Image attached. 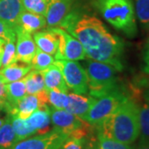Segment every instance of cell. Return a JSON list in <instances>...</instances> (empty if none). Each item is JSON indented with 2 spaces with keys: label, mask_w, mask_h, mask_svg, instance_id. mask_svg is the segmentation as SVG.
<instances>
[{
  "label": "cell",
  "mask_w": 149,
  "mask_h": 149,
  "mask_svg": "<svg viewBox=\"0 0 149 149\" xmlns=\"http://www.w3.org/2000/svg\"><path fill=\"white\" fill-rule=\"evenodd\" d=\"M57 27L65 29L81 43L88 58L110 64L122 71L124 42L112 34L97 17L80 9H71Z\"/></svg>",
  "instance_id": "1"
},
{
  "label": "cell",
  "mask_w": 149,
  "mask_h": 149,
  "mask_svg": "<svg viewBox=\"0 0 149 149\" xmlns=\"http://www.w3.org/2000/svg\"><path fill=\"white\" fill-rule=\"evenodd\" d=\"M139 112L138 101L129 95L95 129L98 134L104 137L132 144L140 134Z\"/></svg>",
  "instance_id": "2"
},
{
  "label": "cell",
  "mask_w": 149,
  "mask_h": 149,
  "mask_svg": "<svg viewBox=\"0 0 149 149\" xmlns=\"http://www.w3.org/2000/svg\"><path fill=\"white\" fill-rule=\"evenodd\" d=\"M91 5L112 27L129 38L138 34L133 0H91Z\"/></svg>",
  "instance_id": "3"
},
{
  "label": "cell",
  "mask_w": 149,
  "mask_h": 149,
  "mask_svg": "<svg viewBox=\"0 0 149 149\" xmlns=\"http://www.w3.org/2000/svg\"><path fill=\"white\" fill-rule=\"evenodd\" d=\"M85 63L91 96L100 98L109 93L123 89L118 80L117 73L119 71L112 65L91 59L86 60Z\"/></svg>",
  "instance_id": "4"
},
{
  "label": "cell",
  "mask_w": 149,
  "mask_h": 149,
  "mask_svg": "<svg viewBox=\"0 0 149 149\" xmlns=\"http://www.w3.org/2000/svg\"><path fill=\"white\" fill-rule=\"evenodd\" d=\"M128 96L129 95L125 92L124 89H122L95 98L83 119L95 127L109 117Z\"/></svg>",
  "instance_id": "5"
},
{
  "label": "cell",
  "mask_w": 149,
  "mask_h": 149,
  "mask_svg": "<svg viewBox=\"0 0 149 149\" xmlns=\"http://www.w3.org/2000/svg\"><path fill=\"white\" fill-rule=\"evenodd\" d=\"M54 64L61 70L68 89L78 95L89 93L86 71L77 61L56 60Z\"/></svg>",
  "instance_id": "6"
},
{
  "label": "cell",
  "mask_w": 149,
  "mask_h": 149,
  "mask_svg": "<svg viewBox=\"0 0 149 149\" xmlns=\"http://www.w3.org/2000/svg\"><path fill=\"white\" fill-rule=\"evenodd\" d=\"M48 29L55 33L58 38V47L55 54L56 60H85L86 57L85 49L75 37L60 27Z\"/></svg>",
  "instance_id": "7"
},
{
  "label": "cell",
  "mask_w": 149,
  "mask_h": 149,
  "mask_svg": "<svg viewBox=\"0 0 149 149\" xmlns=\"http://www.w3.org/2000/svg\"><path fill=\"white\" fill-rule=\"evenodd\" d=\"M68 137V134L53 128L47 133L17 142L9 149H59Z\"/></svg>",
  "instance_id": "8"
},
{
  "label": "cell",
  "mask_w": 149,
  "mask_h": 149,
  "mask_svg": "<svg viewBox=\"0 0 149 149\" xmlns=\"http://www.w3.org/2000/svg\"><path fill=\"white\" fill-rule=\"evenodd\" d=\"M50 112L51 122L54 128L68 134L69 137H75L81 131L83 132L92 126L81 118L65 109H56L50 107Z\"/></svg>",
  "instance_id": "9"
},
{
  "label": "cell",
  "mask_w": 149,
  "mask_h": 149,
  "mask_svg": "<svg viewBox=\"0 0 149 149\" xmlns=\"http://www.w3.org/2000/svg\"><path fill=\"white\" fill-rule=\"evenodd\" d=\"M48 106L47 90L41 91L36 95H25L17 102L16 105L7 109V114L17 116L26 119L37 109H45Z\"/></svg>",
  "instance_id": "10"
},
{
  "label": "cell",
  "mask_w": 149,
  "mask_h": 149,
  "mask_svg": "<svg viewBox=\"0 0 149 149\" xmlns=\"http://www.w3.org/2000/svg\"><path fill=\"white\" fill-rule=\"evenodd\" d=\"M16 32V52L17 61L25 64H31L37 52V45L32 34L19 26L14 27Z\"/></svg>",
  "instance_id": "11"
},
{
  "label": "cell",
  "mask_w": 149,
  "mask_h": 149,
  "mask_svg": "<svg viewBox=\"0 0 149 149\" xmlns=\"http://www.w3.org/2000/svg\"><path fill=\"white\" fill-rule=\"evenodd\" d=\"M74 0H47L45 17L49 28L56 27L69 13Z\"/></svg>",
  "instance_id": "12"
},
{
  "label": "cell",
  "mask_w": 149,
  "mask_h": 149,
  "mask_svg": "<svg viewBox=\"0 0 149 149\" xmlns=\"http://www.w3.org/2000/svg\"><path fill=\"white\" fill-rule=\"evenodd\" d=\"M95 100V98L91 95L85 96L72 92L68 95V101L65 110L83 119Z\"/></svg>",
  "instance_id": "13"
},
{
  "label": "cell",
  "mask_w": 149,
  "mask_h": 149,
  "mask_svg": "<svg viewBox=\"0 0 149 149\" xmlns=\"http://www.w3.org/2000/svg\"><path fill=\"white\" fill-rule=\"evenodd\" d=\"M17 26L32 34L46 27L47 20L43 15L23 9L18 17Z\"/></svg>",
  "instance_id": "14"
},
{
  "label": "cell",
  "mask_w": 149,
  "mask_h": 149,
  "mask_svg": "<svg viewBox=\"0 0 149 149\" xmlns=\"http://www.w3.org/2000/svg\"><path fill=\"white\" fill-rule=\"evenodd\" d=\"M22 10L21 0H0V20L12 27L17 26L18 17Z\"/></svg>",
  "instance_id": "15"
},
{
  "label": "cell",
  "mask_w": 149,
  "mask_h": 149,
  "mask_svg": "<svg viewBox=\"0 0 149 149\" xmlns=\"http://www.w3.org/2000/svg\"><path fill=\"white\" fill-rule=\"evenodd\" d=\"M27 123L33 129L36 134H42L49 132L51 124L50 106L45 109H37L26 118Z\"/></svg>",
  "instance_id": "16"
},
{
  "label": "cell",
  "mask_w": 149,
  "mask_h": 149,
  "mask_svg": "<svg viewBox=\"0 0 149 149\" xmlns=\"http://www.w3.org/2000/svg\"><path fill=\"white\" fill-rule=\"evenodd\" d=\"M45 82L46 90H58L65 93L68 92L67 85L61 70L55 64L52 65L48 68L42 71Z\"/></svg>",
  "instance_id": "17"
},
{
  "label": "cell",
  "mask_w": 149,
  "mask_h": 149,
  "mask_svg": "<svg viewBox=\"0 0 149 149\" xmlns=\"http://www.w3.org/2000/svg\"><path fill=\"white\" fill-rule=\"evenodd\" d=\"M33 39L38 49L44 52L55 55L58 47V38L51 30L37 31L33 33Z\"/></svg>",
  "instance_id": "18"
},
{
  "label": "cell",
  "mask_w": 149,
  "mask_h": 149,
  "mask_svg": "<svg viewBox=\"0 0 149 149\" xmlns=\"http://www.w3.org/2000/svg\"><path fill=\"white\" fill-rule=\"evenodd\" d=\"M32 70L31 64H25L22 62L18 63L17 61L15 63L3 67V69L0 70V77L5 84H8L22 80Z\"/></svg>",
  "instance_id": "19"
},
{
  "label": "cell",
  "mask_w": 149,
  "mask_h": 149,
  "mask_svg": "<svg viewBox=\"0 0 149 149\" xmlns=\"http://www.w3.org/2000/svg\"><path fill=\"white\" fill-rule=\"evenodd\" d=\"M6 100L4 104V111L10 107L14 106L21 99L26 95V85L25 81L22 80H17L6 84Z\"/></svg>",
  "instance_id": "20"
},
{
  "label": "cell",
  "mask_w": 149,
  "mask_h": 149,
  "mask_svg": "<svg viewBox=\"0 0 149 149\" xmlns=\"http://www.w3.org/2000/svg\"><path fill=\"white\" fill-rule=\"evenodd\" d=\"M23 79L25 81L26 91L28 95H36L46 90L42 71L32 70Z\"/></svg>",
  "instance_id": "21"
},
{
  "label": "cell",
  "mask_w": 149,
  "mask_h": 149,
  "mask_svg": "<svg viewBox=\"0 0 149 149\" xmlns=\"http://www.w3.org/2000/svg\"><path fill=\"white\" fill-rule=\"evenodd\" d=\"M16 143V135L12 126L10 116L7 114L0 128V149H9Z\"/></svg>",
  "instance_id": "22"
},
{
  "label": "cell",
  "mask_w": 149,
  "mask_h": 149,
  "mask_svg": "<svg viewBox=\"0 0 149 149\" xmlns=\"http://www.w3.org/2000/svg\"><path fill=\"white\" fill-rule=\"evenodd\" d=\"M9 116H10L13 131L16 135L17 142H19L21 140L31 137L33 134H36V132L28 126L26 119H23L17 116H12V115Z\"/></svg>",
  "instance_id": "23"
},
{
  "label": "cell",
  "mask_w": 149,
  "mask_h": 149,
  "mask_svg": "<svg viewBox=\"0 0 149 149\" xmlns=\"http://www.w3.org/2000/svg\"><path fill=\"white\" fill-rule=\"evenodd\" d=\"M55 60L52 55L44 52L40 49H37V52L34 55L31 62L32 70L42 71L54 64Z\"/></svg>",
  "instance_id": "24"
},
{
  "label": "cell",
  "mask_w": 149,
  "mask_h": 149,
  "mask_svg": "<svg viewBox=\"0 0 149 149\" xmlns=\"http://www.w3.org/2000/svg\"><path fill=\"white\" fill-rule=\"evenodd\" d=\"M17 61L16 52V35L10 37L4 45L2 56V68L15 63Z\"/></svg>",
  "instance_id": "25"
},
{
  "label": "cell",
  "mask_w": 149,
  "mask_h": 149,
  "mask_svg": "<svg viewBox=\"0 0 149 149\" xmlns=\"http://www.w3.org/2000/svg\"><path fill=\"white\" fill-rule=\"evenodd\" d=\"M48 104L56 109H65L68 101V95L58 90H47Z\"/></svg>",
  "instance_id": "26"
},
{
  "label": "cell",
  "mask_w": 149,
  "mask_h": 149,
  "mask_svg": "<svg viewBox=\"0 0 149 149\" xmlns=\"http://www.w3.org/2000/svg\"><path fill=\"white\" fill-rule=\"evenodd\" d=\"M139 108L140 141H149V103L145 101Z\"/></svg>",
  "instance_id": "27"
},
{
  "label": "cell",
  "mask_w": 149,
  "mask_h": 149,
  "mask_svg": "<svg viewBox=\"0 0 149 149\" xmlns=\"http://www.w3.org/2000/svg\"><path fill=\"white\" fill-rule=\"evenodd\" d=\"M134 9L142 27L149 30V0H135Z\"/></svg>",
  "instance_id": "28"
},
{
  "label": "cell",
  "mask_w": 149,
  "mask_h": 149,
  "mask_svg": "<svg viewBox=\"0 0 149 149\" xmlns=\"http://www.w3.org/2000/svg\"><path fill=\"white\" fill-rule=\"evenodd\" d=\"M97 141L100 149H133L130 144L118 142L117 140L104 137L97 133Z\"/></svg>",
  "instance_id": "29"
},
{
  "label": "cell",
  "mask_w": 149,
  "mask_h": 149,
  "mask_svg": "<svg viewBox=\"0 0 149 149\" xmlns=\"http://www.w3.org/2000/svg\"><path fill=\"white\" fill-rule=\"evenodd\" d=\"M23 9L45 16L47 0H21Z\"/></svg>",
  "instance_id": "30"
},
{
  "label": "cell",
  "mask_w": 149,
  "mask_h": 149,
  "mask_svg": "<svg viewBox=\"0 0 149 149\" xmlns=\"http://www.w3.org/2000/svg\"><path fill=\"white\" fill-rule=\"evenodd\" d=\"M89 138L75 139L68 137L61 145L59 149H86Z\"/></svg>",
  "instance_id": "31"
},
{
  "label": "cell",
  "mask_w": 149,
  "mask_h": 149,
  "mask_svg": "<svg viewBox=\"0 0 149 149\" xmlns=\"http://www.w3.org/2000/svg\"><path fill=\"white\" fill-rule=\"evenodd\" d=\"M15 35L16 32L14 27L8 24L5 22L0 20V39H3L7 42L10 37Z\"/></svg>",
  "instance_id": "32"
},
{
  "label": "cell",
  "mask_w": 149,
  "mask_h": 149,
  "mask_svg": "<svg viewBox=\"0 0 149 149\" xmlns=\"http://www.w3.org/2000/svg\"><path fill=\"white\" fill-rule=\"evenodd\" d=\"M143 64V72L145 74H149V39L144 48Z\"/></svg>",
  "instance_id": "33"
},
{
  "label": "cell",
  "mask_w": 149,
  "mask_h": 149,
  "mask_svg": "<svg viewBox=\"0 0 149 149\" xmlns=\"http://www.w3.org/2000/svg\"><path fill=\"white\" fill-rule=\"evenodd\" d=\"M86 149H100L98 144L97 139L91 135V137L88 139V143H87V148Z\"/></svg>",
  "instance_id": "34"
},
{
  "label": "cell",
  "mask_w": 149,
  "mask_h": 149,
  "mask_svg": "<svg viewBox=\"0 0 149 149\" xmlns=\"http://www.w3.org/2000/svg\"><path fill=\"white\" fill-rule=\"evenodd\" d=\"M6 84L0 77V98L3 100H6Z\"/></svg>",
  "instance_id": "35"
},
{
  "label": "cell",
  "mask_w": 149,
  "mask_h": 149,
  "mask_svg": "<svg viewBox=\"0 0 149 149\" xmlns=\"http://www.w3.org/2000/svg\"><path fill=\"white\" fill-rule=\"evenodd\" d=\"M144 86L146 87L143 92V98L145 101L149 103V80L143 81Z\"/></svg>",
  "instance_id": "36"
},
{
  "label": "cell",
  "mask_w": 149,
  "mask_h": 149,
  "mask_svg": "<svg viewBox=\"0 0 149 149\" xmlns=\"http://www.w3.org/2000/svg\"><path fill=\"white\" fill-rule=\"evenodd\" d=\"M133 149H149V141H140Z\"/></svg>",
  "instance_id": "37"
},
{
  "label": "cell",
  "mask_w": 149,
  "mask_h": 149,
  "mask_svg": "<svg viewBox=\"0 0 149 149\" xmlns=\"http://www.w3.org/2000/svg\"><path fill=\"white\" fill-rule=\"evenodd\" d=\"M5 43V40L0 39V68L2 67V56H3V48H4Z\"/></svg>",
  "instance_id": "38"
},
{
  "label": "cell",
  "mask_w": 149,
  "mask_h": 149,
  "mask_svg": "<svg viewBox=\"0 0 149 149\" xmlns=\"http://www.w3.org/2000/svg\"><path fill=\"white\" fill-rule=\"evenodd\" d=\"M4 104H5V100L0 98V112L4 109Z\"/></svg>",
  "instance_id": "39"
},
{
  "label": "cell",
  "mask_w": 149,
  "mask_h": 149,
  "mask_svg": "<svg viewBox=\"0 0 149 149\" xmlns=\"http://www.w3.org/2000/svg\"><path fill=\"white\" fill-rule=\"evenodd\" d=\"M3 122H4V118H0V128H1V126L3 125Z\"/></svg>",
  "instance_id": "40"
}]
</instances>
